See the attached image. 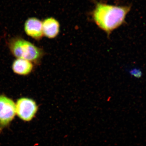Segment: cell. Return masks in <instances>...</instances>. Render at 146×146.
Here are the masks:
<instances>
[{"instance_id": "277c9868", "label": "cell", "mask_w": 146, "mask_h": 146, "mask_svg": "<svg viewBox=\"0 0 146 146\" xmlns=\"http://www.w3.org/2000/svg\"><path fill=\"white\" fill-rule=\"evenodd\" d=\"M36 102L32 99L22 98L16 104V115L25 122H30L36 116L38 111Z\"/></svg>"}, {"instance_id": "8992f818", "label": "cell", "mask_w": 146, "mask_h": 146, "mask_svg": "<svg viewBox=\"0 0 146 146\" xmlns=\"http://www.w3.org/2000/svg\"><path fill=\"white\" fill-rule=\"evenodd\" d=\"M43 35L50 39L54 38L59 32L60 25L54 18H46L42 22Z\"/></svg>"}, {"instance_id": "7a4b0ae2", "label": "cell", "mask_w": 146, "mask_h": 146, "mask_svg": "<svg viewBox=\"0 0 146 146\" xmlns=\"http://www.w3.org/2000/svg\"><path fill=\"white\" fill-rule=\"evenodd\" d=\"M8 46L13 56L36 64L41 62L44 54L42 48L20 36L11 39L8 42Z\"/></svg>"}, {"instance_id": "6da1fadb", "label": "cell", "mask_w": 146, "mask_h": 146, "mask_svg": "<svg viewBox=\"0 0 146 146\" xmlns=\"http://www.w3.org/2000/svg\"><path fill=\"white\" fill-rule=\"evenodd\" d=\"M129 8L98 4L94 10V21L98 26L109 33L121 25Z\"/></svg>"}, {"instance_id": "3957f363", "label": "cell", "mask_w": 146, "mask_h": 146, "mask_svg": "<svg viewBox=\"0 0 146 146\" xmlns=\"http://www.w3.org/2000/svg\"><path fill=\"white\" fill-rule=\"evenodd\" d=\"M16 115V104L4 95L0 96V132L10 125Z\"/></svg>"}, {"instance_id": "5b68a950", "label": "cell", "mask_w": 146, "mask_h": 146, "mask_svg": "<svg viewBox=\"0 0 146 146\" xmlns=\"http://www.w3.org/2000/svg\"><path fill=\"white\" fill-rule=\"evenodd\" d=\"M24 29L27 35L36 40L42 39L44 35L42 22L35 17L27 19L24 25Z\"/></svg>"}, {"instance_id": "52a82bcc", "label": "cell", "mask_w": 146, "mask_h": 146, "mask_svg": "<svg viewBox=\"0 0 146 146\" xmlns=\"http://www.w3.org/2000/svg\"><path fill=\"white\" fill-rule=\"evenodd\" d=\"M12 68L15 74L19 75L26 76L31 72L33 65L32 63L29 60L17 58L13 61Z\"/></svg>"}]
</instances>
